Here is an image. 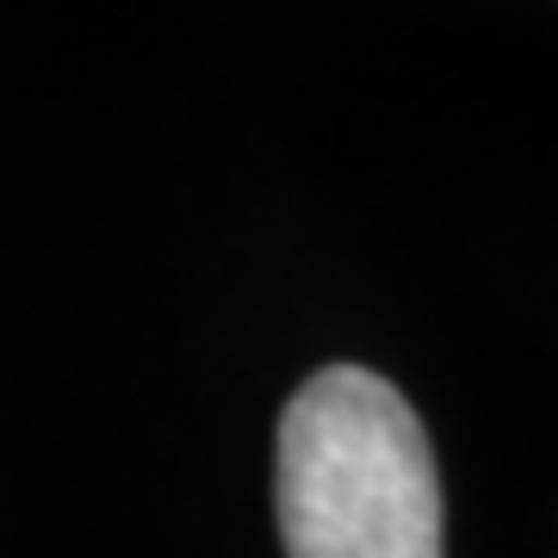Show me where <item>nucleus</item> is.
<instances>
[{"label": "nucleus", "mask_w": 558, "mask_h": 558, "mask_svg": "<svg viewBox=\"0 0 558 558\" xmlns=\"http://www.w3.org/2000/svg\"><path fill=\"white\" fill-rule=\"evenodd\" d=\"M274 515L286 558H447L435 447L398 385L341 360L292 391Z\"/></svg>", "instance_id": "f257e3e1"}]
</instances>
